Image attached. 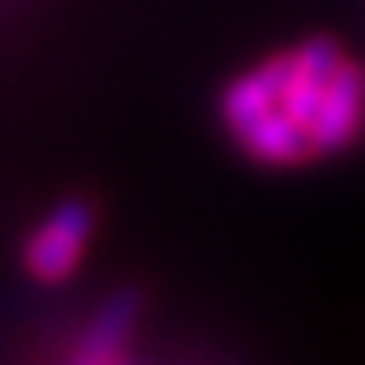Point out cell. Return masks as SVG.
I'll use <instances>...</instances> for the list:
<instances>
[{"label": "cell", "mask_w": 365, "mask_h": 365, "mask_svg": "<svg viewBox=\"0 0 365 365\" xmlns=\"http://www.w3.org/2000/svg\"><path fill=\"white\" fill-rule=\"evenodd\" d=\"M98 230V202L90 195H66L47 210L20 245V264L43 288H58L82 268Z\"/></svg>", "instance_id": "1"}, {"label": "cell", "mask_w": 365, "mask_h": 365, "mask_svg": "<svg viewBox=\"0 0 365 365\" xmlns=\"http://www.w3.org/2000/svg\"><path fill=\"white\" fill-rule=\"evenodd\" d=\"M144 307H148V295L144 288L136 284H120L113 288L101 307L90 315L86 330L78 334V346L71 358L78 365H109V361H120L125 358V346L133 342L136 327L144 319Z\"/></svg>", "instance_id": "2"}, {"label": "cell", "mask_w": 365, "mask_h": 365, "mask_svg": "<svg viewBox=\"0 0 365 365\" xmlns=\"http://www.w3.org/2000/svg\"><path fill=\"white\" fill-rule=\"evenodd\" d=\"M361 128H365V71L346 55L342 66L330 78L327 101H323V109H319L315 128H311L315 155L346 152V148L361 136Z\"/></svg>", "instance_id": "3"}, {"label": "cell", "mask_w": 365, "mask_h": 365, "mask_svg": "<svg viewBox=\"0 0 365 365\" xmlns=\"http://www.w3.org/2000/svg\"><path fill=\"white\" fill-rule=\"evenodd\" d=\"M284 71H288V51H280V55L257 63L253 71L233 78L218 98L222 125L230 128V133H241L249 120H257V117H264L268 109H276L280 86H284Z\"/></svg>", "instance_id": "4"}]
</instances>
